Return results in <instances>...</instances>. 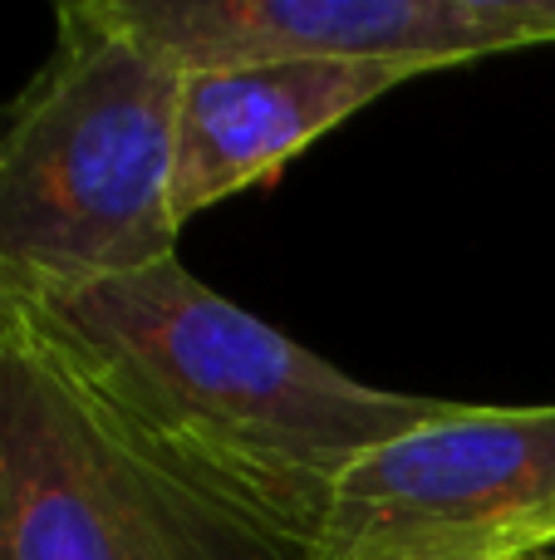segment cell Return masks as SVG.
Listing matches in <instances>:
<instances>
[{
  "instance_id": "3",
  "label": "cell",
  "mask_w": 555,
  "mask_h": 560,
  "mask_svg": "<svg viewBox=\"0 0 555 560\" xmlns=\"http://www.w3.org/2000/svg\"><path fill=\"white\" fill-rule=\"evenodd\" d=\"M0 560H310L157 453L25 310L0 349Z\"/></svg>"
},
{
  "instance_id": "8",
  "label": "cell",
  "mask_w": 555,
  "mask_h": 560,
  "mask_svg": "<svg viewBox=\"0 0 555 560\" xmlns=\"http://www.w3.org/2000/svg\"><path fill=\"white\" fill-rule=\"evenodd\" d=\"M531 560H555V551H546V556H531Z\"/></svg>"
},
{
  "instance_id": "4",
  "label": "cell",
  "mask_w": 555,
  "mask_h": 560,
  "mask_svg": "<svg viewBox=\"0 0 555 560\" xmlns=\"http://www.w3.org/2000/svg\"><path fill=\"white\" fill-rule=\"evenodd\" d=\"M555 551V408H472L389 438L334 482L310 560Z\"/></svg>"
},
{
  "instance_id": "1",
  "label": "cell",
  "mask_w": 555,
  "mask_h": 560,
  "mask_svg": "<svg viewBox=\"0 0 555 560\" xmlns=\"http://www.w3.org/2000/svg\"><path fill=\"white\" fill-rule=\"evenodd\" d=\"M35 329L177 467L310 551L334 482L389 438L452 413L340 374L182 261L25 300Z\"/></svg>"
},
{
  "instance_id": "5",
  "label": "cell",
  "mask_w": 555,
  "mask_h": 560,
  "mask_svg": "<svg viewBox=\"0 0 555 560\" xmlns=\"http://www.w3.org/2000/svg\"><path fill=\"white\" fill-rule=\"evenodd\" d=\"M173 69L364 59L423 74L555 45V0H98Z\"/></svg>"
},
{
  "instance_id": "2",
  "label": "cell",
  "mask_w": 555,
  "mask_h": 560,
  "mask_svg": "<svg viewBox=\"0 0 555 560\" xmlns=\"http://www.w3.org/2000/svg\"><path fill=\"white\" fill-rule=\"evenodd\" d=\"M55 55L0 108V280L20 300L173 261L182 69L104 20L55 15Z\"/></svg>"
},
{
  "instance_id": "6",
  "label": "cell",
  "mask_w": 555,
  "mask_h": 560,
  "mask_svg": "<svg viewBox=\"0 0 555 560\" xmlns=\"http://www.w3.org/2000/svg\"><path fill=\"white\" fill-rule=\"evenodd\" d=\"M418 74L413 65L364 59H265L182 74L173 158L177 222L187 226L206 207L271 183L320 133Z\"/></svg>"
},
{
  "instance_id": "7",
  "label": "cell",
  "mask_w": 555,
  "mask_h": 560,
  "mask_svg": "<svg viewBox=\"0 0 555 560\" xmlns=\"http://www.w3.org/2000/svg\"><path fill=\"white\" fill-rule=\"evenodd\" d=\"M20 325H25V300H20L15 290L0 280V349L20 335Z\"/></svg>"
}]
</instances>
